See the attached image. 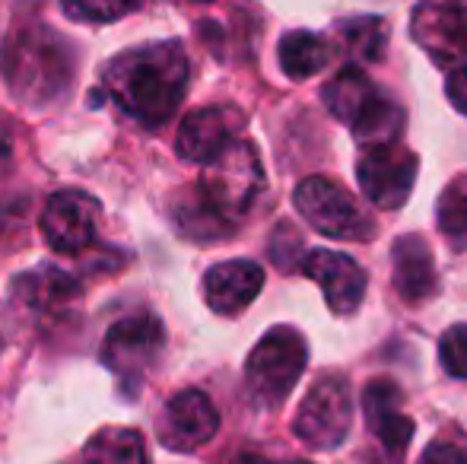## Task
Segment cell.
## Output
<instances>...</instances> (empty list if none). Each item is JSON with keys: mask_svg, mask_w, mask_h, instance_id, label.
I'll return each mask as SVG.
<instances>
[{"mask_svg": "<svg viewBox=\"0 0 467 464\" xmlns=\"http://www.w3.org/2000/svg\"><path fill=\"white\" fill-rule=\"evenodd\" d=\"M80 464H147L143 436L124 427L102 429L87 442Z\"/></svg>", "mask_w": 467, "mask_h": 464, "instance_id": "obj_18", "label": "cell"}, {"mask_svg": "<svg viewBox=\"0 0 467 464\" xmlns=\"http://www.w3.org/2000/svg\"><path fill=\"white\" fill-rule=\"evenodd\" d=\"M239 464H271V461H265V459H242ZM283 464H308V461H283Z\"/></svg>", "mask_w": 467, "mask_h": 464, "instance_id": "obj_30", "label": "cell"}, {"mask_svg": "<svg viewBox=\"0 0 467 464\" xmlns=\"http://www.w3.org/2000/svg\"><path fill=\"white\" fill-rule=\"evenodd\" d=\"M10 153H13V137H10V128H6V124L0 121V172H4L6 162H10Z\"/></svg>", "mask_w": 467, "mask_h": 464, "instance_id": "obj_29", "label": "cell"}, {"mask_svg": "<svg viewBox=\"0 0 467 464\" xmlns=\"http://www.w3.org/2000/svg\"><path fill=\"white\" fill-rule=\"evenodd\" d=\"M417 153L407 147H400L398 140L379 143L369 153L359 160L357 179L363 194L381 211H394L400 207L413 191V181H417Z\"/></svg>", "mask_w": 467, "mask_h": 464, "instance_id": "obj_8", "label": "cell"}, {"mask_svg": "<svg viewBox=\"0 0 467 464\" xmlns=\"http://www.w3.org/2000/svg\"><path fill=\"white\" fill-rule=\"evenodd\" d=\"M400 401H404V395H400L398 382H391V378H375L363 391L366 420L372 423V420H379V417L391 414V410H400Z\"/></svg>", "mask_w": 467, "mask_h": 464, "instance_id": "obj_25", "label": "cell"}, {"mask_svg": "<svg viewBox=\"0 0 467 464\" xmlns=\"http://www.w3.org/2000/svg\"><path fill=\"white\" fill-rule=\"evenodd\" d=\"M99 223L96 198L83 191H57L42 213V235L57 254H80L89 248Z\"/></svg>", "mask_w": 467, "mask_h": 464, "instance_id": "obj_9", "label": "cell"}, {"mask_svg": "<svg viewBox=\"0 0 467 464\" xmlns=\"http://www.w3.org/2000/svg\"><path fill=\"white\" fill-rule=\"evenodd\" d=\"M197 4H207V0H197Z\"/></svg>", "mask_w": 467, "mask_h": 464, "instance_id": "obj_31", "label": "cell"}, {"mask_svg": "<svg viewBox=\"0 0 467 464\" xmlns=\"http://www.w3.org/2000/svg\"><path fill=\"white\" fill-rule=\"evenodd\" d=\"M265 286V267L254 261L235 258L213 264L203 277V299L216 315H239L258 299Z\"/></svg>", "mask_w": 467, "mask_h": 464, "instance_id": "obj_12", "label": "cell"}, {"mask_svg": "<svg viewBox=\"0 0 467 464\" xmlns=\"http://www.w3.org/2000/svg\"><path fill=\"white\" fill-rule=\"evenodd\" d=\"M166 344V328L156 315H128L111 325L102 344V363L121 378L124 385H137L143 372L156 363Z\"/></svg>", "mask_w": 467, "mask_h": 464, "instance_id": "obj_7", "label": "cell"}, {"mask_svg": "<svg viewBox=\"0 0 467 464\" xmlns=\"http://www.w3.org/2000/svg\"><path fill=\"white\" fill-rule=\"evenodd\" d=\"M369 429L379 436V442L391 455H404V449L410 446V439H413V420L400 414V410H391V414L372 420Z\"/></svg>", "mask_w": 467, "mask_h": 464, "instance_id": "obj_24", "label": "cell"}, {"mask_svg": "<svg viewBox=\"0 0 467 464\" xmlns=\"http://www.w3.org/2000/svg\"><path fill=\"white\" fill-rule=\"evenodd\" d=\"M242 128V118L235 108H197L191 112L179 128V150L182 160L188 162H210L216 153L235 140V130Z\"/></svg>", "mask_w": 467, "mask_h": 464, "instance_id": "obj_13", "label": "cell"}, {"mask_svg": "<svg viewBox=\"0 0 467 464\" xmlns=\"http://www.w3.org/2000/svg\"><path fill=\"white\" fill-rule=\"evenodd\" d=\"M102 83L121 112L143 128H160L179 112L188 89V57L179 42H156L111 57Z\"/></svg>", "mask_w": 467, "mask_h": 464, "instance_id": "obj_1", "label": "cell"}, {"mask_svg": "<svg viewBox=\"0 0 467 464\" xmlns=\"http://www.w3.org/2000/svg\"><path fill=\"white\" fill-rule=\"evenodd\" d=\"M420 464H467V452L462 446H455V442H432L430 449L423 452V459Z\"/></svg>", "mask_w": 467, "mask_h": 464, "instance_id": "obj_27", "label": "cell"}, {"mask_svg": "<svg viewBox=\"0 0 467 464\" xmlns=\"http://www.w3.org/2000/svg\"><path fill=\"white\" fill-rule=\"evenodd\" d=\"M293 201H296V211H299L321 235L366 242V235L375 232L372 220L363 217V211H359V204L353 201V194L344 191V188L331 179L308 175L306 181H299Z\"/></svg>", "mask_w": 467, "mask_h": 464, "instance_id": "obj_6", "label": "cell"}, {"mask_svg": "<svg viewBox=\"0 0 467 464\" xmlns=\"http://www.w3.org/2000/svg\"><path fill=\"white\" fill-rule=\"evenodd\" d=\"M265 172H261L258 153L252 143L233 140L223 153H216L210 162H203L201 175V201L216 213L220 220H235L248 213L254 204Z\"/></svg>", "mask_w": 467, "mask_h": 464, "instance_id": "obj_4", "label": "cell"}, {"mask_svg": "<svg viewBox=\"0 0 467 464\" xmlns=\"http://www.w3.org/2000/svg\"><path fill=\"white\" fill-rule=\"evenodd\" d=\"M394 286L407 303H423L436 290L432 252L420 235H404L394 242Z\"/></svg>", "mask_w": 467, "mask_h": 464, "instance_id": "obj_15", "label": "cell"}, {"mask_svg": "<svg viewBox=\"0 0 467 464\" xmlns=\"http://www.w3.org/2000/svg\"><path fill=\"white\" fill-rule=\"evenodd\" d=\"M302 273L325 290L334 315H353L366 299V271L353 258L331 248H315L302 258Z\"/></svg>", "mask_w": 467, "mask_h": 464, "instance_id": "obj_10", "label": "cell"}, {"mask_svg": "<svg viewBox=\"0 0 467 464\" xmlns=\"http://www.w3.org/2000/svg\"><path fill=\"white\" fill-rule=\"evenodd\" d=\"M385 23L381 19H353V23L340 26V38L344 45L363 61H379L385 55Z\"/></svg>", "mask_w": 467, "mask_h": 464, "instance_id": "obj_22", "label": "cell"}, {"mask_svg": "<svg viewBox=\"0 0 467 464\" xmlns=\"http://www.w3.org/2000/svg\"><path fill=\"white\" fill-rule=\"evenodd\" d=\"M417 36L439 61L462 57L467 51V6L462 4L430 6L426 13H420Z\"/></svg>", "mask_w": 467, "mask_h": 464, "instance_id": "obj_16", "label": "cell"}, {"mask_svg": "<svg viewBox=\"0 0 467 464\" xmlns=\"http://www.w3.org/2000/svg\"><path fill=\"white\" fill-rule=\"evenodd\" d=\"M77 296H80V290H77L74 277H67L57 267H38V271L19 273L13 280V299L26 312H36L45 318L64 315L77 303Z\"/></svg>", "mask_w": 467, "mask_h": 464, "instance_id": "obj_14", "label": "cell"}, {"mask_svg": "<svg viewBox=\"0 0 467 464\" xmlns=\"http://www.w3.org/2000/svg\"><path fill=\"white\" fill-rule=\"evenodd\" d=\"M220 429V414H216L213 401L203 391H179L172 401L166 404L160 420V436L169 449L175 452H194L203 442H210Z\"/></svg>", "mask_w": 467, "mask_h": 464, "instance_id": "obj_11", "label": "cell"}, {"mask_svg": "<svg viewBox=\"0 0 467 464\" xmlns=\"http://www.w3.org/2000/svg\"><path fill=\"white\" fill-rule=\"evenodd\" d=\"M350 385L344 376L331 372V376H321L302 397L293 420V433L308 449H337L350 433Z\"/></svg>", "mask_w": 467, "mask_h": 464, "instance_id": "obj_5", "label": "cell"}, {"mask_svg": "<svg viewBox=\"0 0 467 464\" xmlns=\"http://www.w3.org/2000/svg\"><path fill=\"white\" fill-rule=\"evenodd\" d=\"M0 70L19 102L38 106L64 93V87L70 83V70H74V55L57 32L32 26L10 38L0 57Z\"/></svg>", "mask_w": 467, "mask_h": 464, "instance_id": "obj_2", "label": "cell"}, {"mask_svg": "<svg viewBox=\"0 0 467 464\" xmlns=\"http://www.w3.org/2000/svg\"><path fill=\"white\" fill-rule=\"evenodd\" d=\"M436 223L455 252H467V175H458L442 191Z\"/></svg>", "mask_w": 467, "mask_h": 464, "instance_id": "obj_20", "label": "cell"}, {"mask_svg": "<svg viewBox=\"0 0 467 464\" xmlns=\"http://www.w3.org/2000/svg\"><path fill=\"white\" fill-rule=\"evenodd\" d=\"M375 96H379V89H375V83L369 77L357 67H347L325 87V106L331 108L334 118L353 124L357 115L369 106Z\"/></svg>", "mask_w": 467, "mask_h": 464, "instance_id": "obj_17", "label": "cell"}, {"mask_svg": "<svg viewBox=\"0 0 467 464\" xmlns=\"http://www.w3.org/2000/svg\"><path fill=\"white\" fill-rule=\"evenodd\" d=\"M439 359L451 378H467V325H455L439 341Z\"/></svg>", "mask_w": 467, "mask_h": 464, "instance_id": "obj_26", "label": "cell"}, {"mask_svg": "<svg viewBox=\"0 0 467 464\" xmlns=\"http://www.w3.org/2000/svg\"><path fill=\"white\" fill-rule=\"evenodd\" d=\"M277 57L289 80H308V77H315L327 64V45L315 32L296 29L280 38Z\"/></svg>", "mask_w": 467, "mask_h": 464, "instance_id": "obj_19", "label": "cell"}, {"mask_svg": "<svg viewBox=\"0 0 467 464\" xmlns=\"http://www.w3.org/2000/svg\"><path fill=\"white\" fill-rule=\"evenodd\" d=\"M350 128L359 143H372V147L391 143V140H398V130H400V108L379 93L369 106L357 115V121H353Z\"/></svg>", "mask_w": 467, "mask_h": 464, "instance_id": "obj_21", "label": "cell"}, {"mask_svg": "<svg viewBox=\"0 0 467 464\" xmlns=\"http://www.w3.org/2000/svg\"><path fill=\"white\" fill-rule=\"evenodd\" d=\"M137 0H61L64 13L83 23H111L134 10Z\"/></svg>", "mask_w": 467, "mask_h": 464, "instance_id": "obj_23", "label": "cell"}, {"mask_svg": "<svg viewBox=\"0 0 467 464\" xmlns=\"http://www.w3.org/2000/svg\"><path fill=\"white\" fill-rule=\"evenodd\" d=\"M306 341L296 328H271L258 341V347L248 353L245 363V385L248 395L258 407H280L296 388L302 369H306Z\"/></svg>", "mask_w": 467, "mask_h": 464, "instance_id": "obj_3", "label": "cell"}, {"mask_svg": "<svg viewBox=\"0 0 467 464\" xmlns=\"http://www.w3.org/2000/svg\"><path fill=\"white\" fill-rule=\"evenodd\" d=\"M445 93H449L451 106L458 108L467 118V64L449 74V83H445Z\"/></svg>", "mask_w": 467, "mask_h": 464, "instance_id": "obj_28", "label": "cell"}]
</instances>
